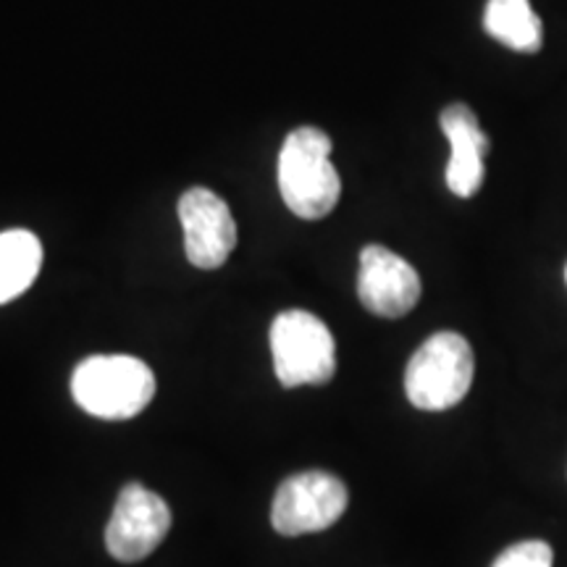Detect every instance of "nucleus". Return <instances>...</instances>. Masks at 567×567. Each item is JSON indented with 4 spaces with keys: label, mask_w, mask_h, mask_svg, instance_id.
I'll return each instance as SVG.
<instances>
[{
    "label": "nucleus",
    "mask_w": 567,
    "mask_h": 567,
    "mask_svg": "<svg viewBox=\"0 0 567 567\" xmlns=\"http://www.w3.org/2000/svg\"><path fill=\"white\" fill-rule=\"evenodd\" d=\"M476 358L465 337L439 331L417 347L405 371V394L417 410H450L471 392Z\"/></svg>",
    "instance_id": "obj_3"
},
{
    "label": "nucleus",
    "mask_w": 567,
    "mask_h": 567,
    "mask_svg": "<svg viewBox=\"0 0 567 567\" xmlns=\"http://www.w3.org/2000/svg\"><path fill=\"white\" fill-rule=\"evenodd\" d=\"M276 379L284 389L326 384L337 373V344L329 326L308 310H284L271 323Z\"/></svg>",
    "instance_id": "obj_4"
},
{
    "label": "nucleus",
    "mask_w": 567,
    "mask_h": 567,
    "mask_svg": "<svg viewBox=\"0 0 567 567\" xmlns=\"http://www.w3.org/2000/svg\"><path fill=\"white\" fill-rule=\"evenodd\" d=\"M42 245L32 231L9 229L0 234V305L17 300L38 279Z\"/></svg>",
    "instance_id": "obj_10"
},
{
    "label": "nucleus",
    "mask_w": 567,
    "mask_h": 567,
    "mask_svg": "<svg viewBox=\"0 0 567 567\" xmlns=\"http://www.w3.org/2000/svg\"><path fill=\"white\" fill-rule=\"evenodd\" d=\"M484 30L517 53H536L542 48L544 27L530 0H488Z\"/></svg>",
    "instance_id": "obj_11"
},
{
    "label": "nucleus",
    "mask_w": 567,
    "mask_h": 567,
    "mask_svg": "<svg viewBox=\"0 0 567 567\" xmlns=\"http://www.w3.org/2000/svg\"><path fill=\"white\" fill-rule=\"evenodd\" d=\"M565 281H567V268H565Z\"/></svg>",
    "instance_id": "obj_13"
},
{
    "label": "nucleus",
    "mask_w": 567,
    "mask_h": 567,
    "mask_svg": "<svg viewBox=\"0 0 567 567\" xmlns=\"http://www.w3.org/2000/svg\"><path fill=\"white\" fill-rule=\"evenodd\" d=\"M358 297L373 316L402 318L421 300V276L384 245H365L360 252Z\"/></svg>",
    "instance_id": "obj_8"
},
{
    "label": "nucleus",
    "mask_w": 567,
    "mask_h": 567,
    "mask_svg": "<svg viewBox=\"0 0 567 567\" xmlns=\"http://www.w3.org/2000/svg\"><path fill=\"white\" fill-rule=\"evenodd\" d=\"M444 137L450 140V163H446V187L457 197H473L484 184V158L488 137L481 130L476 113L465 103H452L442 111Z\"/></svg>",
    "instance_id": "obj_9"
},
{
    "label": "nucleus",
    "mask_w": 567,
    "mask_h": 567,
    "mask_svg": "<svg viewBox=\"0 0 567 567\" xmlns=\"http://www.w3.org/2000/svg\"><path fill=\"white\" fill-rule=\"evenodd\" d=\"M350 492L344 481L323 471H305L279 486L271 523L281 536H305L331 528L344 515Z\"/></svg>",
    "instance_id": "obj_5"
},
{
    "label": "nucleus",
    "mask_w": 567,
    "mask_h": 567,
    "mask_svg": "<svg viewBox=\"0 0 567 567\" xmlns=\"http://www.w3.org/2000/svg\"><path fill=\"white\" fill-rule=\"evenodd\" d=\"M71 396L84 413L103 421H130L151 405L155 375L132 354H92L74 368Z\"/></svg>",
    "instance_id": "obj_2"
},
{
    "label": "nucleus",
    "mask_w": 567,
    "mask_h": 567,
    "mask_svg": "<svg viewBox=\"0 0 567 567\" xmlns=\"http://www.w3.org/2000/svg\"><path fill=\"white\" fill-rule=\"evenodd\" d=\"M184 250L195 268H221L237 247V224L221 197L205 187H193L179 200Z\"/></svg>",
    "instance_id": "obj_7"
},
{
    "label": "nucleus",
    "mask_w": 567,
    "mask_h": 567,
    "mask_svg": "<svg viewBox=\"0 0 567 567\" xmlns=\"http://www.w3.org/2000/svg\"><path fill=\"white\" fill-rule=\"evenodd\" d=\"M555 565V551L547 542L528 538L507 547L499 557L494 559L492 567H551Z\"/></svg>",
    "instance_id": "obj_12"
},
{
    "label": "nucleus",
    "mask_w": 567,
    "mask_h": 567,
    "mask_svg": "<svg viewBox=\"0 0 567 567\" xmlns=\"http://www.w3.org/2000/svg\"><path fill=\"white\" fill-rule=\"evenodd\" d=\"M279 193L287 208L305 221H318L337 208L342 195L331 137L318 126H300L289 132L279 153Z\"/></svg>",
    "instance_id": "obj_1"
},
{
    "label": "nucleus",
    "mask_w": 567,
    "mask_h": 567,
    "mask_svg": "<svg viewBox=\"0 0 567 567\" xmlns=\"http://www.w3.org/2000/svg\"><path fill=\"white\" fill-rule=\"evenodd\" d=\"M172 528L166 499L142 484H126L105 528V549L118 563H140L153 555Z\"/></svg>",
    "instance_id": "obj_6"
}]
</instances>
